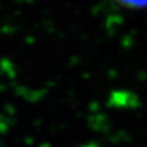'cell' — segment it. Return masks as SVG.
I'll return each instance as SVG.
<instances>
[{
  "mask_svg": "<svg viewBox=\"0 0 147 147\" xmlns=\"http://www.w3.org/2000/svg\"><path fill=\"white\" fill-rule=\"evenodd\" d=\"M117 1L130 8H144L147 7V0H117Z\"/></svg>",
  "mask_w": 147,
  "mask_h": 147,
  "instance_id": "cell-2",
  "label": "cell"
},
{
  "mask_svg": "<svg viewBox=\"0 0 147 147\" xmlns=\"http://www.w3.org/2000/svg\"><path fill=\"white\" fill-rule=\"evenodd\" d=\"M132 101H137V97L127 92H115L110 97V103L117 107H134Z\"/></svg>",
  "mask_w": 147,
  "mask_h": 147,
  "instance_id": "cell-1",
  "label": "cell"
}]
</instances>
